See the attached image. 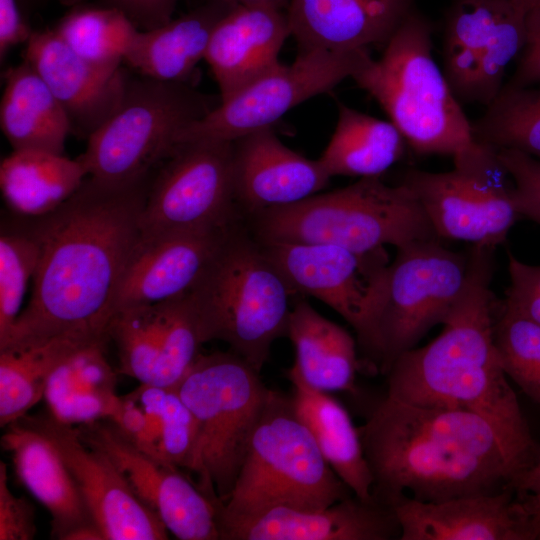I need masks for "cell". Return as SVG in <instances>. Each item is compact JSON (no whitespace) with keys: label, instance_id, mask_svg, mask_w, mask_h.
Returning a JSON list of instances; mask_svg holds the SVG:
<instances>
[{"label":"cell","instance_id":"6da1fadb","mask_svg":"<svg viewBox=\"0 0 540 540\" xmlns=\"http://www.w3.org/2000/svg\"><path fill=\"white\" fill-rule=\"evenodd\" d=\"M153 173L126 183L90 176L56 210L29 219L40 247L32 293L0 349L62 334L109 338Z\"/></svg>","mask_w":540,"mask_h":540},{"label":"cell","instance_id":"7a4b0ae2","mask_svg":"<svg viewBox=\"0 0 540 540\" xmlns=\"http://www.w3.org/2000/svg\"><path fill=\"white\" fill-rule=\"evenodd\" d=\"M494 247L469 250L468 281L430 343L401 354L387 377V395L410 404L457 409L484 418L496 430L522 473L540 455L503 368L495 343L491 291Z\"/></svg>","mask_w":540,"mask_h":540},{"label":"cell","instance_id":"3957f363","mask_svg":"<svg viewBox=\"0 0 540 540\" xmlns=\"http://www.w3.org/2000/svg\"><path fill=\"white\" fill-rule=\"evenodd\" d=\"M373 496L391 507L511 488L522 470L502 439L472 412L386 396L358 428Z\"/></svg>","mask_w":540,"mask_h":540},{"label":"cell","instance_id":"277c9868","mask_svg":"<svg viewBox=\"0 0 540 540\" xmlns=\"http://www.w3.org/2000/svg\"><path fill=\"white\" fill-rule=\"evenodd\" d=\"M432 35V22L416 8L352 79L416 154L454 156L474 142L471 122L434 59Z\"/></svg>","mask_w":540,"mask_h":540},{"label":"cell","instance_id":"5b68a950","mask_svg":"<svg viewBox=\"0 0 540 540\" xmlns=\"http://www.w3.org/2000/svg\"><path fill=\"white\" fill-rule=\"evenodd\" d=\"M241 222L189 292L207 341H224L261 372L274 341L287 334L296 293Z\"/></svg>","mask_w":540,"mask_h":540},{"label":"cell","instance_id":"8992f818","mask_svg":"<svg viewBox=\"0 0 540 540\" xmlns=\"http://www.w3.org/2000/svg\"><path fill=\"white\" fill-rule=\"evenodd\" d=\"M248 220L260 242L329 244L357 252L439 238L412 190L381 177L359 178Z\"/></svg>","mask_w":540,"mask_h":540},{"label":"cell","instance_id":"52a82bcc","mask_svg":"<svg viewBox=\"0 0 540 540\" xmlns=\"http://www.w3.org/2000/svg\"><path fill=\"white\" fill-rule=\"evenodd\" d=\"M351 495L295 414L290 397L270 390L233 489L217 506V521L280 506L323 509Z\"/></svg>","mask_w":540,"mask_h":540},{"label":"cell","instance_id":"ba28073f","mask_svg":"<svg viewBox=\"0 0 540 540\" xmlns=\"http://www.w3.org/2000/svg\"><path fill=\"white\" fill-rule=\"evenodd\" d=\"M193 414L196 440L188 470L216 504L231 493L270 389L234 352L200 354L175 387Z\"/></svg>","mask_w":540,"mask_h":540},{"label":"cell","instance_id":"9c48e42d","mask_svg":"<svg viewBox=\"0 0 540 540\" xmlns=\"http://www.w3.org/2000/svg\"><path fill=\"white\" fill-rule=\"evenodd\" d=\"M220 102L190 83L129 76L119 107L87 139L79 158L97 180L136 181L152 174L177 145L179 134Z\"/></svg>","mask_w":540,"mask_h":540},{"label":"cell","instance_id":"30bf717a","mask_svg":"<svg viewBox=\"0 0 540 540\" xmlns=\"http://www.w3.org/2000/svg\"><path fill=\"white\" fill-rule=\"evenodd\" d=\"M469 275V254L453 252L440 238L397 248L368 346V361L383 375L404 352L415 348L437 324H443Z\"/></svg>","mask_w":540,"mask_h":540},{"label":"cell","instance_id":"8fae6325","mask_svg":"<svg viewBox=\"0 0 540 540\" xmlns=\"http://www.w3.org/2000/svg\"><path fill=\"white\" fill-rule=\"evenodd\" d=\"M445 172L407 170L403 183L417 197L437 236L496 247L520 217L513 182L497 150L474 141Z\"/></svg>","mask_w":540,"mask_h":540},{"label":"cell","instance_id":"7c38bea8","mask_svg":"<svg viewBox=\"0 0 540 540\" xmlns=\"http://www.w3.org/2000/svg\"><path fill=\"white\" fill-rule=\"evenodd\" d=\"M243 218L234 191L233 141L178 143L155 169L141 234L228 226Z\"/></svg>","mask_w":540,"mask_h":540},{"label":"cell","instance_id":"4fadbf2b","mask_svg":"<svg viewBox=\"0 0 540 540\" xmlns=\"http://www.w3.org/2000/svg\"><path fill=\"white\" fill-rule=\"evenodd\" d=\"M369 56L368 50L299 52L292 64L280 63L186 127L177 144L199 139L234 141L271 127L300 103L352 79Z\"/></svg>","mask_w":540,"mask_h":540},{"label":"cell","instance_id":"5bb4252c","mask_svg":"<svg viewBox=\"0 0 540 540\" xmlns=\"http://www.w3.org/2000/svg\"><path fill=\"white\" fill-rule=\"evenodd\" d=\"M525 12L508 0H454L443 26L442 71L457 100L488 106L526 40Z\"/></svg>","mask_w":540,"mask_h":540},{"label":"cell","instance_id":"9a60e30c","mask_svg":"<svg viewBox=\"0 0 540 540\" xmlns=\"http://www.w3.org/2000/svg\"><path fill=\"white\" fill-rule=\"evenodd\" d=\"M260 244L293 291L314 297L337 312L355 330L364 351L381 305L390 264L385 247L357 252L329 244Z\"/></svg>","mask_w":540,"mask_h":540},{"label":"cell","instance_id":"2e32d148","mask_svg":"<svg viewBox=\"0 0 540 540\" xmlns=\"http://www.w3.org/2000/svg\"><path fill=\"white\" fill-rule=\"evenodd\" d=\"M76 427L85 442L112 460L139 499L177 539H220L217 505L179 467L137 448L109 420Z\"/></svg>","mask_w":540,"mask_h":540},{"label":"cell","instance_id":"e0dca14e","mask_svg":"<svg viewBox=\"0 0 540 540\" xmlns=\"http://www.w3.org/2000/svg\"><path fill=\"white\" fill-rule=\"evenodd\" d=\"M29 419L63 459L104 540L168 539L157 514L139 499L112 460L82 439L76 426L48 413Z\"/></svg>","mask_w":540,"mask_h":540},{"label":"cell","instance_id":"ac0fdd59","mask_svg":"<svg viewBox=\"0 0 540 540\" xmlns=\"http://www.w3.org/2000/svg\"><path fill=\"white\" fill-rule=\"evenodd\" d=\"M238 221L216 228L140 234L123 271L114 312L188 293Z\"/></svg>","mask_w":540,"mask_h":540},{"label":"cell","instance_id":"d6986e66","mask_svg":"<svg viewBox=\"0 0 540 540\" xmlns=\"http://www.w3.org/2000/svg\"><path fill=\"white\" fill-rule=\"evenodd\" d=\"M23 59L42 78L64 109L72 133L86 140L117 110L129 73L107 70L77 55L54 31H35Z\"/></svg>","mask_w":540,"mask_h":540},{"label":"cell","instance_id":"ffe728a7","mask_svg":"<svg viewBox=\"0 0 540 540\" xmlns=\"http://www.w3.org/2000/svg\"><path fill=\"white\" fill-rule=\"evenodd\" d=\"M218 522L221 540H388L400 537L393 509L355 495L323 509L274 507Z\"/></svg>","mask_w":540,"mask_h":540},{"label":"cell","instance_id":"44dd1931","mask_svg":"<svg viewBox=\"0 0 540 540\" xmlns=\"http://www.w3.org/2000/svg\"><path fill=\"white\" fill-rule=\"evenodd\" d=\"M391 508L400 540H535L512 488L441 501L402 496Z\"/></svg>","mask_w":540,"mask_h":540},{"label":"cell","instance_id":"7402d4cb","mask_svg":"<svg viewBox=\"0 0 540 540\" xmlns=\"http://www.w3.org/2000/svg\"><path fill=\"white\" fill-rule=\"evenodd\" d=\"M235 200L243 216L297 203L327 187L319 160L293 151L271 127L233 141Z\"/></svg>","mask_w":540,"mask_h":540},{"label":"cell","instance_id":"603a6c76","mask_svg":"<svg viewBox=\"0 0 540 540\" xmlns=\"http://www.w3.org/2000/svg\"><path fill=\"white\" fill-rule=\"evenodd\" d=\"M1 444L18 479L49 512L52 538L104 540L63 459L28 416L6 426Z\"/></svg>","mask_w":540,"mask_h":540},{"label":"cell","instance_id":"cb8c5ba5","mask_svg":"<svg viewBox=\"0 0 540 540\" xmlns=\"http://www.w3.org/2000/svg\"><path fill=\"white\" fill-rule=\"evenodd\" d=\"M417 0H290L286 9L299 52L384 47Z\"/></svg>","mask_w":540,"mask_h":540},{"label":"cell","instance_id":"d4e9b609","mask_svg":"<svg viewBox=\"0 0 540 540\" xmlns=\"http://www.w3.org/2000/svg\"><path fill=\"white\" fill-rule=\"evenodd\" d=\"M291 36L287 11L237 5L217 24L205 55L225 101L280 64V50Z\"/></svg>","mask_w":540,"mask_h":540},{"label":"cell","instance_id":"484cf974","mask_svg":"<svg viewBox=\"0 0 540 540\" xmlns=\"http://www.w3.org/2000/svg\"><path fill=\"white\" fill-rule=\"evenodd\" d=\"M235 6L225 0H206L158 28L139 31L124 62L145 77L190 83L217 24Z\"/></svg>","mask_w":540,"mask_h":540},{"label":"cell","instance_id":"4316f807","mask_svg":"<svg viewBox=\"0 0 540 540\" xmlns=\"http://www.w3.org/2000/svg\"><path fill=\"white\" fill-rule=\"evenodd\" d=\"M286 376L292 386L291 404L312 434L320 452L353 495L372 501L373 477L364 455L358 428L344 406L329 393L309 386L291 366Z\"/></svg>","mask_w":540,"mask_h":540},{"label":"cell","instance_id":"83f0119b","mask_svg":"<svg viewBox=\"0 0 540 540\" xmlns=\"http://www.w3.org/2000/svg\"><path fill=\"white\" fill-rule=\"evenodd\" d=\"M2 75L0 127L13 150L63 155L71 124L46 83L24 60Z\"/></svg>","mask_w":540,"mask_h":540},{"label":"cell","instance_id":"f1b7e54d","mask_svg":"<svg viewBox=\"0 0 540 540\" xmlns=\"http://www.w3.org/2000/svg\"><path fill=\"white\" fill-rule=\"evenodd\" d=\"M286 336L295 349L292 366L309 386L327 393L355 391L359 359L356 342L347 330L298 297Z\"/></svg>","mask_w":540,"mask_h":540},{"label":"cell","instance_id":"f546056e","mask_svg":"<svg viewBox=\"0 0 540 540\" xmlns=\"http://www.w3.org/2000/svg\"><path fill=\"white\" fill-rule=\"evenodd\" d=\"M108 342L86 343L55 368L43 398L52 418L72 426L109 418L119 396L116 372L105 356Z\"/></svg>","mask_w":540,"mask_h":540},{"label":"cell","instance_id":"4dcf8cb0","mask_svg":"<svg viewBox=\"0 0 540 540\" xmlns=\"http://www.w3.org/2000/svg\"><path fill=\"white\" fill-rule=\"evenodd\" d=\"M89 175L78 157L40 150H13L0 164V189L7 207L33 219L62 205Z\"/></svg>","mask_w":540,"mask_h":540},{"label":"cell","instance_id":"1f68e13d","mask_svg":"<svg viewBox=\"0 0 540 540\" xmlns=\"http://www.w3.org/2000/svg\"><path fill=\"white\" fill-rule=\"evenodd\" d=\"M338 119L318 159L330 177H381L403 157L405 138L391 122L338 101Z\"/></svg>","mask_w":540,"mask_h":540},{"label":"cell","instance_id":"d6a6232c","mask_svg":"<svg viewBox=\"0 0 540 540\" xmlns=\"http://www.w3.org/2000/svg\"><path fill=\"white\" fill-rule=\"evenodd\" d=\"M109 340L81 334H62L0 349V425L26 416L44 398L55 368L80 346Z\"/></svg>","mask_w":540,"mask_h":540},{"label":"cell","instance_id":"836d02e7","mask_svg":"<svg viewBox=\"0 0 540 540\" xmlns=\"http://www.w3.org/2000/svg\"><path fill=\"white\" fill-rule=\"evenodd\" d=\"M53 29L77 55L107 70L121 68L139 32L119 10L87 2L72 6Z\"/></svg>","mask_w":540,"mask_h":540},{"label":"cell","instance_id":"e575fe53","mask_svg":"<svg viewBox=\"0 0 540 540\" xmlns=\"http://www.w3.org/2000/svg\"><path fill=\"white\" fill-rule=\"evenodd\" d=\"M471 128L476 142L518 150L540 160V85H504L481 117L471 122Z\"/></svg>","mask_w":540,"mask_h":540},{"label":"cell","instance_id":"d590c367","mask_svg":"<svg viewBox=\"0 0 540 540\" xmlns=\"http://www.w3.org/2000/svg\"><path fill=\"white\" fill-rule=\"evenodd\" d=\"M165 302L119 309L108 325V336L118 351L119 372L140 384H151L153 379L159 357Z\"/></svg>","mask_w":540,"mask_h":540},{"label":"cell","instance_id":"8d00e7d4","mask_svg":"<svg viewBox=\"0 0 540 540\" xmlns=\"http://www.w3.org/2000/svg\"><path fill=\"white\" fill-rule=\"evenodd\" d=\"M208 342L190 292L165 302L157 365L151 384L175 388Z\"/></svg>","mask_w":540,"mask_h":540},{"label":"cell","instance_id":"74e56055","mask_svg":"<svg viewBox=\"0 0 540 540\" xmlns=\"http://www.w3.org/2000/svg\"><path fill=\"white\" fill-rule=\"evenodd\" d=\"M152 424L160 457L188 468L196 440L195 418L175 388L140 384L130 393Z\"/></svg>","mask_w":540,"mask_h":540},{"label":"cell","instance_id":"f35d334b","mask_svg":"<svg viewBox=\"0 0 540 540\" xmlns=\"http://www.w3.org/2000/svg\"><path fill=\"white\" fill-rule=\"evenodd\" d=\"M494 338L508 378L540 405V325L502 304L495 321Z\"/></svg>","mask_w":540,"mask_h":540},{"label":"cell","instance_id":"ab89813d","mask_svg":"<svg viewBox=\"0 0 540 540\" xmlns=\"http://www.w3.org/2000/svg\"><path fill=\"white\" fill-rule=\"evenodd\" d=\"M40 255L39 244L28 228L3 230L0 236V346L21 313L30 280Z\"/></svg>","mask_w":540,"mask_h":540},{"label":"cell","instance_id":"60d3db41","mask_svg":"<svg viewBox=\"0 0 540 540\" xmlns=\"http://www.w3.org/2000/svg\"><path fill=\"white\" fill-rule=\"evenodd\" d=\"M496 150L513 182L518 214L540 224V160L518 150Z\"/></svg>","mask_w":540,"mask_h":540},{"label":"cell","instance_id":"b9f144b4","mask_svg":"<svg viewBox=\"0 0 540 540\" xmlns=\"http://www.w3.org/2000/svg\"><path fill=\"white\" fill-rule=\"evenodd\" d=\"M36 534L34 507L15 496L8 485L7 465L0 462V540H31Z\"/></svg>","mask_w":540,"mask_h":540},{"label":"cell","instance_id":"7bdbcfd3","mask_svg":"<svg viewBox=\"0 0 540 540\" xmlns=\"http://www.w3.org/2000/svg\"><path fill=\"white\" fill-rule=\"evenodd\" d=\"M106 420H109L137 448L162 459L150 419L130 393L119 396L111 415Z\"/></svg>","mask_w":540,"mask_h":540},{"label":"cell","instance_id":"ee69618b","mask_svg":"<svg viewBox=\"0 0 540 540\" xmlns=\"http://www.w3.org/2000/svg\"><path fill=\"white\" fill-rule=\"evenodd\" d=\"M182 0H96V4L122 12L139 31L158 28L173 18Z\"/></svg>","mask_w":540,"mask_h":540},{"label":"cell","instance_id":"f6af8a7d","mask_svg":"<svg viewBox=\"0 0 540 540\" xmlns=\"http://www.w3.org/2000/svg\"><path fill=\"white\" fill-rule=\"evenodd\" d=\"M526 40L512 77L504 84L510 87L540 85V6L525 16Z\"/></svg>","mask_w":540,"mask_h":540},{"label":"cell","instance_id":"bcb514c9","mask_svg":"<svg viewBox=\"0 0 540 540\" xmlns=\"http://www.w3.org/2000/svg\"><path fill=\"white\" fill-rule=\"evenodd\" d=\"M18 0H0V61L3 63L9 50L27 43L32 30Z\"/></svg>","mask_w":540,"mask_h":540},{"label":"cell","instance_id":"7dc6e473","mask_svg":"<svg viewBox=\"0 0 540 540\" xmlns=\"http://www.w3.org/2000/svg\"><path fill=\"white\" fill-rule=\"evenodd\" d=\"M511 488L537 540L540 532V455L532 466L517 477Z\"/></svg>","mask_w":540,"mask_h":540},{"label":"cell","instance_id":"c3c4849f","mask_svg":"<svg viewBox=\"0 0 540 540\" xmlns=\"http://www.w3.org/2000/svg\"><path fill=\"white\" fill-rule=\"evenodd\" d=\"M510 287L516 290L540 294V265H529L508 253Z\"/></svg>","mask_w":540,"mask_h":540},{"label":"cell","instance_id":"681fc988","mask_svg":"<svg viewBox=\"0 0 540 540\" xmlns=\"http://www.w3.org/2000/svg\"><path fill=\"white\" fill-rule=\"evenodd\" d=\"M503 306L509 311L540 325V294L509 287Z\"/></svg>","mask_w":540,"mask_h":540},{"label":"cell","instance_id":"f907efd6","mask_svg":"<svg viewBox=\"0 0 540 540\" xmlns=\"http://www.w3.org/2000/svg\"><path fill=\"white\" fill-rule=\"evenodd\" d=\"M23 11L28 14V12L33 11L34 9L43 6L51 1H55L63 6H75L88 0H18Z\"/></svg>","mask_w":540,"mask_h":540},{"label":"cell","instance_id":"816d5d0a","mask_svg":"<svg viewBox=\"0 0 540 540\" xmlns=\"http://www.w3.org/2000/svg\"><path fill=\"white\" fill-rule=\"evenodd\" d=\"M234 5L269 6L286 10L290 0H225Z\"/></svg>","mask_w":540,"mask_h":540},{"label":"cell","instance_id":"f5cc1de1","mask_svg":"<svg viewBox=\"0 0 540 540\" xmlns=\"http://www.w3.org/2000/svg\"><path fill=\"white\" fill-rule=\"evenodd\" d=\"M516 7L521 9L525 14L530 10L540 6V0H508Z\"/></svg>","mask_w":540,"mask_h":540},{"label":"cell","instance_id":"db71d44e","mask_svg":"<svg viewBox=\"0 0 540 540\" xmlns=\"http://www.w3.org/2000/svg\"><path fill=\"white\" fill-rule=\"evenodd\" d=\"M537 540H540V532H539V534H538V536H537Z\"/></svg>","mask_w":540,"mask_h":540}]
</instances>
